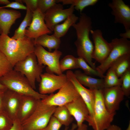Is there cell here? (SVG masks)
<instances>
[{
  "mask_svg": "<svg viewBox=\"0 0 130 130\" xmlns=\"http://www.w3.org/2000/svg\"><path fill=\"white\" fill-rule=\"evenodd\" d=\"M92 23L91 18L82 13L78 22L73 24L72 26L76 33L77 38L74 44L78 55L83 58L92 68L95 69V65L92 60L94 47L89 37L92 30Z\"/></svg>",
  "mask_w": 130,
  "mask_h": 130,
  "instance_id": "1",
  "label": "cell"
},
{
  "mask_svg": "<svg viewBox=\"0 0 130 130\" xmlns=\"http://www.w3.org/2000/svg\"><path fill=\"white\" fill-rule=\"evenodd\" d=\"M35 45L34 39L26 36L22 39H15L8 35H0V51L13 67L17 62L34 52Z\"/></svg>",
  "mask_w": 130,
  "mask_h": 130,
  "instance_id": "2",
  "label": "cell"
},
{
  "mask_svg": "<svg viewBox=\"0 0 130 130\" xmlns=\"http://www.w3.org/2000/svg\"><path fill=\"white\" fill-rule=\"evenodd\" d=\"M0 83L7 89L22 95L31 96L40 100L48 95L36 91L25 76L13 69L0 78Z\"/></svg>",
  "mask_w": 130,
  "mask_h": 130,
  "instance_id": "3",
  "label": "cell"
},
{
  "mask_svg": "<svg viewBox=\"0 0 130 130\" xmlns=\"http://www.w3.org/2000/svg\"><path fill=\"white\" fill-rule=\"evenodd\" d=\"M95 100L91 117L86 121L93 130H105L111 124L116 113L109 112L103 102L102 90H94Z\"/></svg>",
  "mask_w": 130,
  "mask_h": 130,
  "instance_id": "4",
  "label": "cell"
},
{
  "mask_svg": "<svg viewBox=\"0 0 130 130\" xmlns=\"http://www.w3.org/2000/svg\"><path fill=\"white\" fill-rule=\"evenodd\" d=\"M56 106L49 105L40 101L36 109L21 123L24 130H43L47 125Z\"/></svg>",
  "mask_w": 130,
  "mask_h": 130,
  "instance_id": "5",
  "label": "cell"
},
{
  "mask_svg": "<svg viewBox=\"0 0 130 130\" xmlns=\"http://www.w3.org/2000/svg\"><path fill=\"white\" fill-rule=\"evenodd\" d=\"M45 66L38 63L34 52L31 53L25 58L16 63L13 69L24 75L34 89H36V81L40 82V76Z\"/></svg>",
  "mask_w": 130,
  "mask_h": 130,
  "instance_id": "6",
  "label": "cell"
},
{
  "mask_svg": "<svg viewBox=\"0 0 130 130\" xmlns=\"http://www.w3.org/2000/svg\"><path fill=\"white\" fill-rule=\"evenodd\" d=\"M80 96L73 84L68 79L57 92L48 95L41 100L45 104L57 107L65 105Z\"/></svg>",
  "mask_w": 130,
  "mask_h": 130,
  "instance_id": "7",
  "label": "cell"
},
{
  "mask_svg": "<svg viewBox=\"0 0 130 130\" xmlns=\"http://www.w3.org/2000/svg\"><path fill=\"white\" fill-rule=\"evenodd\" d=\"M110 43L112 48L109 55L102 63L96 68V70L103 75L119 57L130 53V41L128 39L116 38L112 39Z\"/></svg>",
  "mask_w": 130,
  "mask_h": 130,
  "instance_id": "8",
  "label": "cell"
},
{
  "mask_svg": "<svg viewBox=\"0 0 130 130\" xmlns=\"http://www.w3.org/2000/svg\"><path fill=\"white\" fill-rule=\"evenodd\" d=\"M34 52L39 64L47 66L46 69L47 72L58 75L63 74L59 66V59L62 54L61 51L56 50L53 52H49L42 46L36 45Z\"/></svg>",
  "mask_w": 130,
  "mask_h": 130,
  "instance_id": "9",
  "label": "cell"
},
{
  "mask_svg": "<svg viewBox=\"0 0 130 130\" xmlns=\"http://www.w3.org/2000/svg\"><path fill=\"white\" fill-rule=\"evenodd\" d=\"M39 86V92L43 95L52 94L59 90L66 82V74L58 75L48 72L42 73Z\"/></svg>",
  "mask_w": 130,
  "mask_h": 130,
  "instance_id": "10",
  "label": "cell"
},
{
  "mask_svg": "<svg viewBox=\"0 0 130 130\" xmlns=\"http://www.w3.org/2000/svg\"><path fill=\"white\" fill-rule=\"evenodd\" d=\"M74 10L72 5L68 8L64 9L62 5L57 3L44 14V20L47 27L53 31L55 26L73 13Z\"/></svg>",
  "mask_w": 130,
  "mask_h": 130,
  "instance_id": "11",
  "label": "cell"
},
{
  "mask_svg": "<svg viewBox=\"0 0 130 130\" xmlns=\"http://www.w3.org/2000/svg\"><path fill=\"white\" fill-rule=\"evenodd\" d=\"M90 32L94 45L92 58L101 64L109 55L112 46L110 42H108L104 38L100 30H91Z\"/></svg>",
  "mask_w": 130,
  "mask_h": 130,
  "instance_id": "12",
  "label": "cell"
},
{
  "mask_svg": "<svg viewBox=\"0 0 130 130\" xmlns=\"http://www.w3.org/2000/svg\"><path fill=\"white\" fill-rule=\"evenodd\" d=\"M102 92L103 102L107 110L110 113H116L124 96L120 86L104 88Z\"/></svg>",
  "mask_w": 130,
  "mask_h": 130,
  "instance_id": "13",
  "label": "cell"
},
{
  "mask_svg": "<svg viewBox=\"0 0 130 130\" xmlns=\"http://www.w3.org/2000/svg\"><path fill=\"white\" fill-rule=\"evenodd\" d=\"M51 33L52 31L45 23L44 14L38 8L33 12L32 22L26 30L25 36L34 39L44 34Z\"/></svg>",
  "mask_w": 130,
  "mask_h": 130,
  "instance_id": "14",
  "label": "cell"
},
{
  "mask_svg": "<svg viewBox=\"0 0 130 130\" xmlns=\"http://www.w3.org/2000/svg\"><path fill=\"white\" fill-rule=\"evenodd\" d=\"M114 16V23L122 24L125 31L130 29V7L122 0H113L108 4Z\"/></svg>",
  "mask_w": 130,
  "mask_h": 130,
  "instance_id": "15",
  "label": "cell"
},
{
  "mask_svg": "<svg viewBox=\"0 0 130 130\" xmlns=\"http://www.w3.org/2000/svg\"><path fill=\"white\" fill-rule=\"evenodd\" d=\"M66 75L68 79L73 84L87 107L89 112L88 119L91 117L93 115L95 100L94 90L87 89L80 84L72 71H67Z\"/></svg>",
  "mask_w": 130,
  "mask_h": 130,
  "instance_id": "16",
  "label": "cell"
},
{
  "mask_svg": "<svg viewBox=\"0 0 130 130\" xmlns=\"http://www.w3.org/2000/svg\"><path fill=\"white\" fill-rule=\"evenodd\" d=\"M23 95L7 89L3 99V110L14 121L17 115Z\"/></svg>",
  "mask_w": 130,
  "mask_h": 130,
  "instance_id": "17",
  "label": "cell"
},
{
  "mask_svg": "<svg viewBox=\"0 0 130 130\" xmlns=\"http://www.w3.org/2000/svg\"><path fill=\"white\" fill-rule=\"evenodd\" d=\"M65 106L76 120L78 127L81 125L88 118V109L80 96Z\"/></svg>",
  "mask_w": 130,
  "mask_h": 130,
  "instance_id": "18",
  "label": "cell"
},
{
  "mask_svg": "<svg viewBox=\"0 0 130 130\" xmlns=\"http://www.w3.org/2000/svg\"><path fill=\"white\" fill-rule=\"evenodd\" d=\"M40 100L31 96L23 95L17 115V119L21 123L33 113Z\"/></svg>",
  "mask_w": 130,
  "mask_h": 130,
  "instance_id": "19",
  "label": "cell"
},
{
  "mask_svg": "<svg viewBox=\"0 0 130 130\" xmlns=\"http://www.w3.org/2000/svg\"><path fill=\"white\" fill-rule=\"evenodd\" d=\"M19 11L0 7V33L8 35L12 26L21 16Z\"/></svg>",
  "mask_w": 130,
  "mask_h": 130,
  "instance_id": "20",
  "label": "cell"
},
{
  "mask_svg": "<svg viewBox=\"0 0 130 130\" xmlns=\"http://www.w3.org/2000/svg\"><path fill=\"white\" fill-rule=\"evenodd\" d=\"M74 73L78 82L89 89L93 90H102L104 88V78L92 77L79 70L75 71Z\"/></svg>",
  "mask_w": 130,
  "mask_h": 130,
  "instance_id": "21",
  "label": "cell"
},
{
  "mask_svg": "<svg viewBox=\"0 0 130 130\" xmlns=\"http://www.w3.org/2000/svg\"><path fill=\"white\" fill-rule=\"evenodd\" d=\"M61 43L60 38L53 34L49 35L47 34L42 35L34 39L35 45H38L47 48L49 52L53 49L58 50Z\"/></svg>",
  "mask_w": 130,
  "mask_h": 130,
  "instance_id": "22",
  "label": "cell"
},
{
  "mask_svg": "<svg viewBox=\"0 0 130 130\" xmlns=\"http://www.w3.org/2000/svg\"><path fill=\"white\" fill-rule=\"evenodd\" d=\"M110 67L114 70L118 77L120 78L130 68V53L124 55L119 57L113 63Z\"/></svg>",
  "mask_w": 130,
  "mask_h": 130,
  "instance_id": "23",
  "label": "cell"
},
{
  "mask_svg": "<svg viewBox=\"0 0 130 130\" xmlns=\"http://www.w3.org/2000/svg\"><path fill=\"white\" fill-rule=\"evenodd\" d=\"M78 18L73 13L69 16L62 23L56 26L53 29V34L60 38L67 33L70 27L76 23Z\"/></svg>",
  "mask_w": 130,
  "mask_h": 130,
  "instance_id": "24",
  "label": "cell"
},
{
  "mask_svg": "<svg viewBox=\"0 0 130 130\" xmlns=\"http://www.w3.org/2000/svg\"><path fill=\"white\" fill-rule=\"evenodd\" d=\"M62 125L68 127L73 120L72 117L65 105L57 107L52 115Z\"/></svg>",
  "mask_w": 130,
  "mask_h": 130,
  "instance_id": "25",
  "label": "cell"
},
{
  "mask_svg": "<svg viewBox=\"0 0 130 130\" xmlns=\"http://www.w3.org/2000/svg\"><path fill=\"white\" fill-rule=\"evenodd\" d=\"M27 7L26 13L23 20L18 28L15 31L14 34L11 37L15 39H22L25 36L26 28L30 25L32 22L33 12Z\"/></svg>",
  "mask_w": 130,
  "mask_h": 130,
  "instance_id": "26",
  "label": "cell"
},
{
  "mask_svg": "<svg viewBox=\"0 0 130 130\" xmlns=\"http://www.w3.org/2000/svg\"><path fill=\"white\" fill-rule=\"evenodd\" d=\"M58 3L61 2L63 5L71 4L73 5L74 9L81 14L83 9L89 6L94 5L98 2V0H58Z\"/></svg>",
  "mask_w": 130,
  "mask_h": 130,
  "instance_id": "27",
  "label": "cell"
},
{
  "mask_svg": "<svg viewBox=\"0 0 130 130\" xmlns=\"http://www.w3.org/2000/svg\"><path fill=\"white\" fill-rule=\"evenodd\" d=\"M107 71L106 75L104 78V88L121 86V78L118 77L112 68L110 67Z\"/></svg>",
  "mask_w": 130,
  "mask_h": 130,
  "instance_id": "28",
  "label": "cell"
},
{
  "mask_svg": "<svg viewBox=\"0 0 130 130\" xmlns=\"http://www.w3.org/2000/svg\"><path fill=\"white\" fill-rule=\"evenodd\" d=\"M59 66L62 73L67 70L79 68L76 58L71 55L65 56L59 61Z\"/></svg>",
  "mask_w": 130,
  "mask_h": 130,
  "instance_id": "29",
  "label": "cell"
},
{
  "mask_svg": "<svg viewBox=\"0 0 130 130\" xmlns=\"http://www.w3.org/2000/svg\"><path fill=\"white\" fill-rule=\"evenodd\" d=\"M76 58L79 68L82 69L84 72V73L90 76H96L102 78H104V75L92 68L83 58L78 57Z\"/></svg>",
  "mask_w": 130,
  "mask_h": 130,
  "instance_id": "30",
  "label": "cell"
},
{
  "mask_svg": "<svg viewBox=\"0 0 130 130\" xmlns=\"http://www.w3.org/2000/svg\"><path fill=\"white\" fill-rule=\"evenodd\" d=\"M122 82L120 86L124 96L129 97L130 95V68L120 77Z\"/></svg>",
  "mask_w": 130,
  "mask_h": 130,
  "instance_id": "31",
  "label": "cell"
},
{
  "mask_svg": "<svg viewBox=\"0 0 130 130\" xmlns=\"http://www.w3.org/2000/svg\"><path fill=\"white\" fill-rule=\"evenodd\" d=\"M13 69L6 57L0 51V78Z\"/></svg>",
  "mask_w": 130,
  "mask_h": 130,
  "instance_id": "32",
  "label": "cell"
},
{
  "mask_svg": "<svg viewBox=\"0 0 130 130\" xmlns=\"http://www.w3.org/2000/svg\"><path fill=\"white\" fill-rule=\"evenodd\" d=\"M13 122L4 110L0 112V130H9Z\"/></svg>",
  "mask_w": 130,
  "mask_h": 130,
  "instance_id": "33",
  "label": "cell"
},
{
  "mask_svg": "<svg viewBox=\"0 0 130 130\" xmlns=\"http://www.w3.org/2000/svg\"><path fill=\"white\" fill-rule=\"evenodd\" d=\"M57 3L56 0H38V8L44 14Z\"/></svg>",
  "mask_w": 130,
  "mask_h": 130,
  "instance_id": "34",
  "label": "cell"
},
{
  "mask_svg": "<svg viewBox=\"0 0 130 130\" xmlns=\"http://www.w3.org/2000/svg\"><path fill=\"white\" fill-rule=\"evenodd\" d=\"M62 125L53 116L46 126L43 130H59Z\"/></svg>",
  "mask_w": 130,
  "mask_h": 130,
  "instance_id": "35",
  "label": "cell"
},
{
  "mask_svg": "<svg viewBox=\"0 0 130 130\" xmlns=\"http://www.w3.org/2000/svg\"><path fill=\"white\" fill-rule=\"evenodd\" d=\"M20 3H25L26 7L29 8L33 12L38 9V0H18Z\"/></svg>",
  "mask_w": 130,
  "mask_h": 130,
  "instance_id": "36",
  "label": "cell"
},
{
  "mask_svg": "<svg viewBox=\"0 0 130 130\" xmlns=\"http://www.w3.org/2000/svg\"><path fill=\"white\" fill-rule=\"evenodd\" d=\"M1 7L2 8H10L16 9L25 10H26L27 9L26 6L20 3L17 0H15V2H11L8 4Z\"/></svg>",
  "mask_w": 130,
  "mask_h": 130,
  "instance_id": "37",
  "label": "cell"
},
{
  "mask_svg": "<svg viewBox=\"0 0 130 130\" xmlns=\"http://www.w3.org/2000/svg\"><path fill=\"white\" fill-rule=\"evenodd\" d=\"M9 130H24L21 124L17 119L13 122V125Z\"/></svg>",
  "mask_w": 130,
  "mask_h": 130,
  "instance_id": "38",
  "label": "cell"
},
{
  "mask_svg": "<svg viewBox=\"0 0 130 130\" xmlns=\"http://www.w3.org/2000/svg\"><path fill=\"white\" fill-rule=\"evenodd\" d=\"M6 89H0V112L3 110L4 97L5 91Z\"/></svg>",
  "mask_w": 130,
  "mask_h": 130,
  "instance_id": "39",
  "label": "cell"
},
{
  "mask_svg": "<svg viewBox=\"0 0 130 130\" xmlns=\"http://www.w3.org/2000/svg\"><path fill=\"white\" fill-rule=\"evenodd\" d=\"M106 130H122L118 126L114 124H111ZM126 130H130V127L128 126Z\"/></svg>",
  "mask_w": 130,
  "mask_h": 130,
  "instance_id": "40",
  "label": "cell"
},
{
  "mask_svg": "<svg viewBox=\"0 0 130 130\" xmlns=\"http://www.w3.org/2000/svg\"><path fill=\"white\" fill-rule=\"evenodd\" d=\"M119 36L121 38L127 39L130 38V29L125 31L124 33H121Z\"/></svg>",
  "mask_w": 130,
  "mask_h": 130,
  "instance_id": "41",
  "label": "cell"
},
{
  "mask_svg": "<svg viewBox=\"0 0 130 130\" xmlns=\"http://www.w3.org/2000/svg\"><path fill=\"white\" fill-rule=\"evenodd\" d=\"M76 130H87L88 126L85 124H83L80 126L78 127Z\"/></svg>",
  "mask_w": 130,
  "mask_h": 130,
  "instance_id": "42",
  "label": "cell"
},
{
  "mask_svg": "<svg viewBox=\"0 0 130 130\" xmlns=\"http://www.w3.org/2000/svg\"><path fill=\"white\" fill-rule=\"evenodd\" d=\"M78 127L76 124H73L71 129L69 130H68V127H65L63 130H75Z\"/></svg>",
  "mask_w": 130,
  "mask_h": 130,
  "instance_id": "43",
  "label": "cell"
},
{
  "mask_svg": "<svg viewBox=\"0 0 130 130\" xmlns=\"http://www.w3.org/2000/svg\"><path fill=\"white\" fill-rule=\"evenodd\" d=\"M11 2L8 0H0V4L5 5L8 4Z\"/></svg>",
  "mask_w": 130,
  "mask_h": 130,
  "instance_id": "44",
  "label": "cell"
},
{
  "mask_svg": "<svg viewBox=\"0 0 130 130\" xmlns=\"http://www.w3.org/2000/svg\"><path fill=\"white\" fill-rule=\"evenodd\" d=\"M6 89L4 85L0 83V89L5 90Z\"/></svg>",
  "mask_w": 130,
  "mask_h": 130,
  "instance_id": "45",
  "label": "cell"
}]
</instances>
